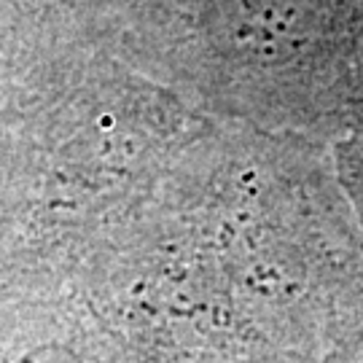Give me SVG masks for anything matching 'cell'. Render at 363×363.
Wrapping results in <instances>:
<instances>
[{
	"mask_svg": "<svg viewBox=\"0 0 363 363\" xmlns=\"http://www.w3.org/2000/svg\"><path fill=\"white\" fill-rule=\"evenodd\" d=\"M22 363H81L70 350L65 347H46V350L30 352Z\"/></svg>",
	"mask_w": 363,
	"mask_h": 363,
	"instance_id": "2",
	"label": "cell"
},
{
	"mask_svg": "<svg viewBox=\"0 0 363 363\" xmlns=\"http://www.w3.org/2000/svg\"><path fill=\"white\" fill-rule=\"evenodd\" d=\"M358 186H361V196H358V199H361V205H363V164L358 167Z\"/></svg>",
	"mask_w": 363,
	"mask_h": 363,
	"instance_id": "3",
	"label": "cell"
},
{
	"mask_svg": "<svg viewBox=\"0 0 363 363\" xmlns=\"http://www.w3.org/2000/svg\"><path fill=\"white\" fill-rule=\"evenodd\" d=\"M213 30L253 62L296 57L312 35V0H208Z\"/></svg>",
	"mask_w": 363,
	"mask_h": 363,
	"instance_id": "1",
	"label": "cell"
}]
</instances>
